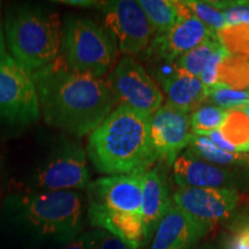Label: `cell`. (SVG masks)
Wrapping results in <instances>:
<instances>
[{
	"instance_id": "6da1fadb",
	"label": "cell",
	"mask_w": 249,
	"mask_h": 249,
	"mask_svg": "<svg viewBox=\"0 0 249 249\" xmlns=\"http://www.w3.org/2000/svg\"><path fill=\"white\" fill-rule=\"evenodd\" d=\"M85 197L79 192L20 191L0 207V236L13 249H61L83 233Z\"/></svg>"
},
{
	"instance_id": "7a4b0ae2",
	"label": "cell",
	"mask_w": 249,
	"mask_h": 249,
	"mask_svg": "<svg viewBox=\"0 0 249 249\" xmlns=\"http://www.w3.org/2000/svg\"><path fill=\"white\" fill-rule=\"evenodd\" d=\"M33 79L45 123L75 139L92 133L117 107L107 77L71 71L59 57Z\"/></svg>"
},
{
	"instance_id": "3957f363",
	"label": "cell",
	"mask_w": 249,
	"mask_h": 249,
	"mask_svg": "<svg viewBox=\"0 0 249 249\" xmlns=\"http://www.w3.org/2000/svg\"><path fill=\"white\" fill-rule=\"evenodd\" d=\"M150 119L141 112L119 105L89 134L87 156L98 172L107 176L141 174L156 161Z\"/></svg>"
},
{
	"instance_id": "277c9868",
	"label": "cell",
	"mask_w": 249,
	"mask_h": 249,
	"mask_svg": "<svg viewBox=\"0 0 249 249\" xmlns=\"http://www.w3.org/2000/svg\"><path fill=\"white\" fill-rule=\"evenodd\" d=\"M4 33L8 54L31 75L53 62L60 53V17L43 5H12L6 9Z\"/></svg>"
},
{
	"instance_id": "5b68a950",
	"label": "cell",
	"mask_w": 249,
	"mask_h": 249,
	"mask_svg": "<svg viewBox=\"0 0 249 249\" xmlns=\"http://www.w3.org/2000/svg\"><path fill=\"white\" fill-rule=\"evenodd\" d=\"M59 58L71 71L104 77L118 60L116 40L89 18L68 15L62 22Z\"/></svg>"
},
{
	"instance_id": "8992f818",
	"label": "cell",
	"mask_w": 249,
	"mask_h": 249,
	"mask_svg": "<svg viewBox=\"0 0 249 249\" xmlns=\"http://www.w3.org/2000/svg\"><path fill=\"white\" fill-rule=\"evenodd\" d=\"M90 181L88 156L82 144L70 136L53 142L44 160L31 174L29 192H77L87 189Z\"/></svg>"
},
{
	"instance_id": "52a82bcc",
	"label": "cell",
	"mask_w": 249,
	"mask_h": 249,
	"mask_svg": "<svg viewBox=\"0 0 249 249\" xmlns=\"http://www.w3.org/2000/svg\"><path fill=\"white\" fill-rule=\"evenodd\" d=\"M40 108L33 75L11 55L0 59V124L12 127L37 123Z\"/></svg>"
},
{
	"instance_id": "ba28073f",
	"label": "cell",
	"mask_w": 249,
	"mask_h": 249,
	"mask_svg": "<svg viewBox=\"0 0 249 249\" xmlns=\"http://www.w3.org/2000/svg\"><path fill=\"white\" fill-rule=\"evenodd\" d=\"M107 80L117 107L123 105L151 117L163 105L160 86L135 58L123 55Z\"/></svg>"
},
{
	"instance_id": "9c48e42d",
	"label": "cell",
	"mask_w": 249,
	"mask_h": 249,
	"mask_svg": "<svg viewBox=\"0 0 249 249\" xmlns=\"http://www.w3.org/2000/svg\"><path fill=\"white\" fill-rule=\"evenodd\" d=\"M99 8L104 28L116 40L123 55L132 58L143 55L156 34L139 1H104Z\"/></svg>"
},
{
	"instance_id": "30bf717a",
	"label": "cell",
	"mask_w": 249,
	"mask_h": 249,
	"mask_svg": "<svg viewBox=\"0 0 249 249\" xmlns=\"http://www.w3.org/2000/svg\"><path fill=\"white\" fill-rule=\"evenodd\" d=\"M235 188H179L172 202L209 231L230 219L238 205Z\"/></svg>"
},
{
	"instance_id": "8fae6325",
	"label": "cell",
	"mask_w": 249,
	"mask_h": 249,
	"mask_svg": "<svg viewBox=\"0 0 249 249\" xmlns=\"http://www.w3.org/2000/svg\"><path fill=\"white\" fill-rule=\"evenodd\" d=\"M150 135L157 160L173 165L194 135L188 112L161 105L151 116Z\"/></svg>"
},
{
	"instance_id": "7c38bea8",
	"label": "cell",
	"mask_w": 249,
	"mask_h": 249,
	"mask_svg": "<svg viewBox=\"0 0 249 249\" xmlns=\"http://www.w3.org/2000/svg\"><path fill=\"white\" fill-rule=\"evenodd\" d=\"M214 38H217V31L205 26L194 15L180 18L169 31L154 36L143 58L154 62H174L205 40Z\"/></svg>"
},
{
	"instance_id": "4fadbf2b",
	"label": "cell",
	"mask_w": 249,
	"mask_h": 249,
	"mask_svg": "<svg viewBox=\"0 0 249 249\" xmlns=\"http://www.w3.org/2000/svg\"><path fill=\"white\" fill-rule=\"evenodd\" d=\"M142 176L117 174L91 181L87 187L88 204L141 214Z\"/></svg>"
},
{
	"instance_id": "5bb4252c",
	"label": "cell",
	"mask_w": 249,
	"mask_h": 249,
	"mask_svg": "<svg viewBox=\"0 0 249 249\" xmlns=\"http://www.w3.org/2000/svg\"><path fill=\"white\" fill-rule=\"evenodd\" d=\"M160 62L151 70L152 79L157 80L171 107L191 113L207 99V88L198 77L187 73L176 62Z\"/></svg>"
},
{
	"instance_id": "9a60e30c",
	"label": "cell",
	"mask_w": 249,
	"mask_h": 249,
	"mask_svg": "<svg viewBox=\"0 0 249 249\" xmlns=\"http://www.w3.org/2000/svg\"><path fill=\"white\" fill-rule=\"evenodd\" d=\"M173 178L179 188H234V171L208 163L186 150L173 163Z\"/></svg>"
},
{
	"instance_id": "2e32d148",
	"label": "cell",
	"mask_w": 249,
	"mask_h": 249,
	"mask_svg": "<svg viewBox=\"0 0 249 249\" xmlns=\"http://www.w3.org/2000/svg\"><path fill=\"white\" fill-rule=\"evenodd\" d=\"M209 232L172 202L152 235L150 249H189Z\"/></svg>"
},
{
	"instance_id": "e0dca14e",
	"label": "cell",
	"mask_w": 249,
	"mask_h": 249,
	"mask_svg": "<svg viewBox=\"0 0 249 249\" xmlns=\"http://www.w3.org/2000/svg\"><path fill=\"white\" fill-rule=\"evenodd\" d=\"M87 219L95 229L110 232L132 249H140L147 244L141 214L113 211L99 205L87 204Z\"/></svg>"
},
{
	"instance_id": "ac0fdd59",
	"label": "cell",
	"mask_w": 249,
	"mask_h": 249,
	"mask_svg": "<svg viewBox=\"0 0 249 249\" xmlns=\"http://www.w3.org/2000/svg\"><path fill=\"white\" fill-rule=\"evenodd\" d=\"M172 204V196L165 180L164 172L152 167L142 176L141 216L147 242L151 240L160 219Z\"/></svg>"
},
{
	"instance_id": "d6986e66",
	"label": "cell",
	"mask_w": 249,
	"mask_h": 249,
	"mask_svg": "<svg viewBox=\"0 0 249 249\" xmlns=\"http://www.w3.org/2000/svg\"><path fill=\"white\" fill-rule=\"evenodd\" d=\"M191 154L219 166L249 167V152H230L217 148L207 136L194 134L187 148Z\"/></svg>"
},
{
	"instance_id": "ffe728a7",
	"label": "cell",
	"mask_w": 249,
	"mask_h": 249,
	"mask_svg": "<svg viewBox=\"0 0 249 249\" xmlns=\"http://www.w3.org/2000/svg\"><path fill=\"white\" fill-rule=\"evenodd\" d=\"M219 132L236 152H249V117L242 108L227 110Z\"/></svg>"
},
{
	"instance_id": "44dd1931",
	"label": "cell",
	"mask_w": 249,
	"mask_h": 249,
	"mask_svg": "<svg viewBox=\"0 0 249 249\" xmlns=\"http://www.w3.org/2000/svg\"><path fill=\"white\" fill-rule=\"evenodd\" d=\"M139 4L147 15L156 35L169 31L178 20L173 0H140Z\"/></svg>"
},
{
	"instance_id": "7402d4cb",
	"label": "cell",
	"mask_w": 249,
	"mask_h": 249,
	"mask_svg": "<svg viewBox=\"0 0 249 249\" xmlns=\"http://www.w3.org/2000/svg\"><path fill=\"white\" fill-rule=\"evenodd\" d=\"M218 83L236 90L249 88V59L229 55L218 67Z\"/></svg>"
},
{
	"instance_id": "603a6c76",
	"label": "cell",
	"mask_w": 249,
	"mask_h": 249,
	"mask_svg": "<svg viewBox=\"0 0 249 249\" xmlns=\"http://www.w3.org/2000/svg\"><path fill=\"white\" fill-rule=\"evenodd\" d=\"M219 48H222V44H220L218 38L205 40L202 44L192 49L191 51L180 55L174 62H176L177 66L186 71L187 73L198 77Z\"/></svg>"
},
{
	"instance_id": "cb8c5ba5",
	"label": "cell",
	"mask_w": 249,
	"mask_h": 249,
	"mask_svg": "<svg viewBox=\"0 0 249 249\" xmlns=\"http://www.w3.org/2000/svg\"><path fill=\"white\" fill-rule=\"evenodd\" d=\"M217 38L231 55L249 59V24H227L217 31Z\"/></svg>"
},
{
	"instance_id": "d4e9b609",
	"label": "cell",
	"mask_w": 249,
	"mask_h": 249,
	"mask_svg": "<svg viewBox=\"0 0 249 249\" xmlns=\"http://www.w3.org/2000/svg\"><path fill=\"white\" fill-rule=\"evenodd\" d=\"M227 110L214 105H203L195 108L189 113V120L193 133L205 136L209 132L219 129L226 119Z\"/></svg>"
},
{
	"instance_id": "484cf974",
	"label": "cell",
	"mask_w": 249,
	"mask_h": 249,
	"mask_svg": "<svg viewBox=\"0 0 249 249\" xmlns=\"http://www.w3.org/2000/svg\"><path fill=\"white\" fill-rule=\"evenodd\" d=\"M205 102L224 110L242 108L249 105V90H236L217 83L207 88Z\"/></svg>"
},
{
	"instance_id": "4316f807",
	"label": "cell",
	"mask_w": 249,
	"mask_h": 249,
	"mask_svg": "<svg viewBox=\"0 0 249 249\" xmlns=\"http://www.w3.org/2000/svg\"><path fill=\"white\" fill-rule=\"evenodd\" d=\"M231 219V218H230ZM222 249H249V213H238L231 219Z\"/></svg>"
},
{
	"instance_id": "83f0119b",
	"label": "cell",
	"mask_w": 249,
	"mask_h": 249,
	"mask_svg": "<svg viewBox=\"0 0 249 249\" xmlns=\"http://www.w3.org/2000/svg\"><path fill=\"white\" fill-rule=\"evenodd\" d=\"M186 5L191 9L192 14L200 20L205 26L211 28L214 31L220 30L226 24L225 17L223 12L217 11L216 8L211 7L207 1H196V0H186Z\"/></svg>"
},
{
	"instance_id": "f1b7e54d",
	"label": "cell",
	"mask_w": 249,
	"mask_h": 249,
	"mask_svg": "<svg viewBox=\"0 0 249 249\" xmlns=\"http://www.w3.org/2000/svg\"><path fill=\"white\" fill-rule=\"evenodd\" d=\"M87 249H132L123 240L102 229L85 232Z\"/></svg>"
},
{
	"instance_id": "f546056e",
	"label": "cell",
	"mask_w": 249,
	"mask_h": 249,
	"mask_svg": "<svg viewBox=\"0 0 249 249\" xmlns=\"http://www.w3.org/2000/svg\"><path fill=\"white\" fill-rule=\"evenodd\" d=\"M231 55L229 52L226 51L225 49L219 48L216 51V53L213 55V58L210 59L209 62L207 64V66L204 67V70L202 71L201 75L198 76V79L201 80V82L203 83L205 88H210L214 85L218 83V77H217V73H218V67H219L220 62H222L224 59Z\"/></svg>"
},
{
	"instance_id": "4dcf8cb0",
	"label": "cell",
	"mask_w": 249,
	"mask_h": 249,
	"mask_svg": "<svg viewBox=\"0 0 249 249\" xmlns=\"http://www.w3.org/2000/svg\"><path fill=\"white\" fill-rule=\"evenodd\" d=\"M60 2L71 6H79V7H99L102 5V2L90 1V0H65V1Z\"/></svg>"
},
{
	"instance_id": "1f68e13d",
	"label": "cell",
	"mask_w": 249,
	"mask_h": 249,
	"mask_svg": "<svg viewBox=\"0 0 249 249\" xmlns=\"http://www.w3.org/2000/svg\"><path fill=\"white\" fill-rule=\"evenodd\" d=\"M7 46H6L5 33H4V23L1 20V14H0V59L7 55Z\"/></svg>"
},
{
	"instance_id": "d6a6232c",
	"label": "cell",
	"mask_w": 249,
	"mask_h": 249,
	"mask_svg": "<svg viewBox=\"0 0 249 249\" xmlns=\"http://www.w3.org/2000/svg\"><path fill=\"white\" fill-rule=\"evenodd\" d=\"M61 249H87L86 248L85 232H83L80 236H77V238L73 242H71L70 245L66 246V247L61 248Z\"/></svg>"
},
{
	"instance_id": "836d02e7",
	"label": "cell",
	"mask_w": 249,
	"mask_h": 249,
	"mask_svg": "<svg viewBox=\"0 0 249 249\" xmlns=\"http://www.w3.org/2000/svg\"><path fill=\"white\" fill-rule=\"evenodd\" d=\"M242 110H244L246 112V114H247V116L249 117V105H247V107H242Z\"/></svg>"
},
{
	"instance_id": "e575fe53",
	"label": "cell",
	"mask_w": 249,
	"mask_h": 249,
	"mask_svg": "<svg viewBox=\"0 0 249 249\" xmlns=\"http://www.w3.org/2000/svg\"><path fill=\"white\" fill-rule=\"evenodd\" d=\"M0 249H2V247H1V244H0Z\"/></svg>"
}]
</instances>
